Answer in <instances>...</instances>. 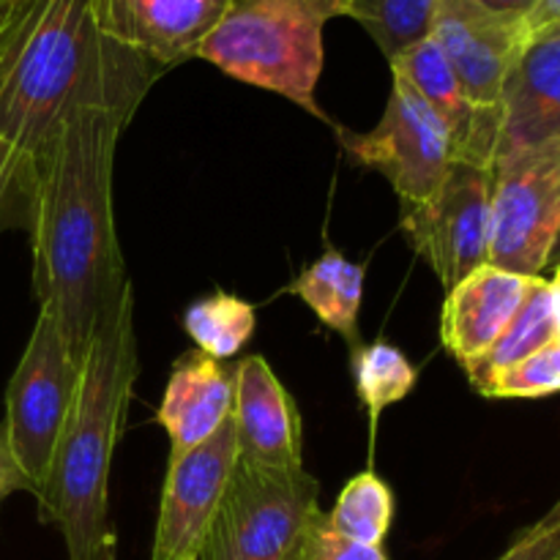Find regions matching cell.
I'll return each instance as SVG.
<instances>
[{
  "mask_svg": "<svg viewBox=\"0 0 560 560\" xmlns=\"http://www.w3.org/2000/svg\"><path fill=\"white\" fill-rule=\"evenodd\" d=\"M129 120L109 104H80L36 162L33 290L80 370L96 328L131 288L113 211L115 148Z\"/></svg>",
  "mask_w": 560,
  "mask_h": 560,
  "instance_id": "1",
  "label": "cell"
},
{
  "mask_svg": "<svg viewBox=\"0 0 560 560\" xmlns=\"http://www.w3.org/2000/svg\"><path fill=\"white\" fill-rule=\"evenodd\" d=\"M137 372L135 293L129 288L93 334L47 485L36 498L44 523L58 525L63 534L69 560H91L113 539L107 525L109 468Z\"/></svg>",
  "mask_w": 560,
  "mask_h": 560,
  "instance_id": "2",
  "label": "cell"
},
{
  "mask_svg": "<svg viewBox=\"0 0 560 560\" xmlns=\"http://www.w3.org/2000/svg\"><path fill=\"white\" fill-rule=\"evenodd\" d=\"M348 14L350 0H228L197 58L328 120L315 96L326 63L323 33Z\"/></svg>",
  "mask_w": 560,
  "mask_h": 560,
  "instance_id": "3",
  "label": "cell"
},
{
  "mask_svg": "<svg viewBox=\"0 0 560 560\" xmlns=\"http://www.w3.org/2000/svg\"><path fill=\"white\" fill-rule=\"evenodd\" d=\"M320 481L238 459L197 560H295L320 520Z\"/></svg>",
  "mask_w": 560,
  "mask_h": 560,
  "instance_id": "4",
  "label": "cell"
},
{
  "mask_svg": "<svg viewBox=\"0 0 560 560\" xmlns=\"http://www.w3.org/2000/svg\"><path fill=\"white\" fill-rule=\"evenodd\" d=\"M80 366L71 361L60 323L49 306H38L36 326L20 364L5 386V438L25 474L31 495H42L52 468L60 432L69 419Z\"/></svg>",
  "mask_w": 560,
  "mask_h": 560,
  "instance_id": "5",
  "label": "cell"
},
{
  "mask_svg": "<svg viewBox=\"0 0 560 560\" xmlns=\"http://www.w3.org/2000/svg\"><path fill=\"white\" fill-rule=\"evenodd\" d=\"M558 230L560 140L498 156L492 164L490 266L520 277H541Z\"/></svg>",
  "mask_w": 560,
  "mask_h": 560,
  "instance_id": "6",
  "label": "cell"
},
{
  "mask_svg": "<svg viewBox=\"0 0 560 560\" xmlns=\"http://www.w3.org/2000/svg\"><path fill=\"white\" fill-rule=\"evenodd\" d=\"M337 137L355 162L386 175L399 202L430 200L454 164L452 137L443 120L394 69L392 96L375 129L359 135L337 126Z\"/></svg>",
  "mask_w": 560,
  "mask_h": 560,
  "instance_id": "7",
  "label": "cell"
},
{
  "mask_svg": "<svg viewBox=\"0 0 560 560\" xmlns=\"http://www.w3.org/2000/svg\"><path fill=\"white\" fill-rule=\"evenodd\" d=\"M402 230L443 288L452 290L490 262L492 170L454 162L430 200L402 202Z\"/></svg>",
  "mask_w": 560,
  "mask_h": 560,
  "instance_id": "8",
  "label": "cell"
},
{
  "mask_svg": "<svg viewBox=\"0 0 560 560\" xmlns=\"http://www.w3.org/2000/svg\"><path fill=\"white\" fill-rule=\"evenodd\" d=\"M238 463L233 419L167 463L151 560H197Z\"/></svg>",
  "mask_w": 560,
  "mask_h": 560,
  "instance_id": "9",
  "label": "cell"
},
{
  "mask_svg": "<svg viewBox=\"0 0 560 560\" xmlns=\"http://www.w3.org/2000/svg\"><path fill=\"white\" fill-rule=\"evenodd\" d=\"M432 38L441 44L470 104L501 118L503 85L528 42L525 27L490 14L476 0H441Z\"/></svg>",
  "mask_w": 560,
  "mask_h": 560,
  "instance_id": "10",
  "label": "cell"
},
{
  "mask_svg": "<svg viewBox=\"0 0 560 560\" xmlns=\"http://www.w3.org/2000/svg\"><path fill=\"white\" fill-rule=\"evenodd\" d=\"M230 419L238 459L262 468L304 465V421L295 399L262 355H246L235 364Z\"/></svg>",
  "mask_w": 560,
  "mask_h": 560,
  "instance_id": "11",
  "label": "cell"
},
{
  "mask_svg": "<svg viewBox=\"0 0 560 560\" xmlns=\"http://www.w3.org/2000/svg\"><path fill=\"white\" fill-rule=\"evenodd\" d=\"M547 140H560V27L530 36L509 71L495 159Z\"/></svg>",
  "mask_w": 560,
  "mask_h": 560,
  "instance_id": "12",
  "label": "cell"
},
{
  "mask_svg": "<svg viewBox=\"0 0 560 560\" xmlns=\"http://www.w3.org/2000/svg\"><path fill=\"white\" fill-rule=\"evenodd\" d=\"M388 66L399 71L443 120L448 137H452L454 162H470L492 170L498 135H501V118L481 113L470 104L452 63L443 55L441 44L427 36L424 42L405 49Z\"/></svg>",
  "mask_w": 560,
  "mask_h": 560,
  "instance_id": "13",
  "label": "cell"
},
{
  "mask_svg": "<svg viewBox=\"0 0 560 560\" xmlns=\"http://www.w3.org/2000/svg\"><path fill=\"white\" fill-rule=\"evenodd\" d=\"M534 277L503 271L495 266L476 268L454 284L441 317L443 348L463 364H474L498 342L528 295Z\"/></svg>",
  "mask_w": 560,
  "mask_h": 560,
  "instance_id": "14",
  "label": "cell"
},
{
  "mask_svg": "<svg viewBox=\"0 0 560 560\" xmlns=\"http://www.w3.org/2000/svg\"><path fill=\"white\" fill-rule=\"evenodd\" d=\"M233 416V372L195 350L173 366L156 421L170 438V459L217 435Z\"/></svg>",
  "mask_w": 560,
  "mask_h": 560,
  "instance_id": "15",
  "label": "cell"
},
{
  "mask_svg": "<svg viewBox=\"0 0 560 560\" xmlns=\"http://www.w3.org/2000/svg\"><path fill=\"white\" fill-rule=\"evenodd\" d=\"M124 36L162 74L197 58L228 0H115Z\"/></svg>",
  "mask_w": 560,
  "mask_h": 560,
  "instance_id": "16",
  "label": "cell"
},
{
  "mask_svg": "<svg viewBox=\"0 0 560 560\" xmlns=\"http://www.w3.org/2000/svg\"><path fill=\"white\" fill-rule=\"evenodd\" d=\"M299 295L323 326L337 331L345 342L359 348V312L364 299V266L350 262L342 252H323L320 260L312 262L288 288Z\"/></svg>",
  "mask_w": 560,
  "mask_h": 560,
  "instance_id": "17",
  "label": "cell"
},
{
  "mask_svg": "<svg viewBox=\"0 0 560 560\" xmlns=\"http://www.w3.org/2000/svg\"><path fill=\"white\" fill-rule=\"evenodd\" d=\"M558 337L560 328L556 320V310H552L550 282L545 277H534L528 295H525L514 320L506 326V331L498 337V342L481 359L465 366V372H468L476 392L481 394L492 377L501 375L509 366L520 364L528 355H534L536 350H541Z\"/></svg>",
  "mask_w": 560,
  "mask_h": 560,
  "instance_id": "18",
  "label": "cell"
},
{
  "mask_svg": "<svg viewBox=\"0 0 560 560\" xmlns=\"http://www.w3.org/2000/svg\"><path fill=\"white\" fill-rule=\"evenodd\" d=\"M257 326L255 306L230 293H213L184 312V331L208 359H233L252 339Z\"/></svg>",
  "mask_w": 560,
  "mask_h": 560,
  "instance_id": "19",
  "label": "cell"
},
{
  "mask_svg": "<svg viewBox=\"0 0 560 560\" xmlns=\"http://www.w3.org/2000/svg\"><path fill=\"white\" fill-rule=\"evenodd\" d=\"M441 0H350V20L359 22L386 60L432 36Z\"/></svg>",
  "mask_w": 560,
  "mask_h": 560,
  "instance_id": "20",
  "label": "cell"
},
{
  "mask_svg": "<svg viewBox=\"0 0 560 560\" xmlns=\"http://www.w3.org/2000/svg\"><path fill=\"white\" fill-rule=\"evenodd\" d=\"M334 534L355 545L381 547L394 523V492L372 470L353 476L339 492L337 506L326 514Z\"/></svg>",
  "mask_w": 560,
  "mask_h": 560,
  "instance_id": "21",
  "label": "cell"
},
{
  "mask_svg": "<svg viewBox=\"0 0 560 560\" xmlns=\"http://www.w3.org/2000/svg\"><path fill=\"white\" fill-rule=\"evenodd\" d=\"M353 381L361 405L370 413L372 424L388 405L399 402L416 388V366L405 359L392 342H372L353 348Z\"/></svg>",
  "mask_w": 560,
  "mask_h": 560,
  "instance_id": "22",
  "label": "cell"
},
{
  "mask_svg": "<svg viewBox=\"0 0 560 560\" xmlns=\"http://www.w3.org/2000/svg\"><path fill=\"white\" fill-rule=\"evenodd\" d=\"M560 392V337L534 355L492 377L481 397L490 399H536Z\"/></svg>",
  "mask_w": 560,
  "mask_h": 560,
  "instance_id": "23",
  "label": "cell"
},
{
  "mask_svg": "<svg viewBox=\"0 0 560 560\" xmlns=\"http://www.w3.org/2000/svg\"><path fill=\"white\" fill-rule=\"evenodd\" d=\"M33 200H36V167L0 145V230H31Z\"/></svg>",
  "mask_w": 560,
  "mask_h": 560,
  "instance_id": "24",
  "label": "cell"
},
{
  "mask_svg": "<svg viewBox=\"0 0 560 560\" xmlns=\"http://www.w3.org/2000/svg\"><path fill=\"white\" fill-rule=\"evenodd\" d=\"M295 560H388V558L381 547L355 545V541L334 534L331 525H328V517L326 514H320V520H317L315 528H312L310 536L304 539V545H301Z\"/></svg>",
  "mask_w": 560,
  "mask_h": 560,
  "instance_id": "25",
  "label": "cell"
},
{
  "mask_svg": "<svg viewBox=\"0 0 560 560\" xmlns=\"http://www.w3.org/2000/svg\"><path fill=\"white\" fill-rule=\"evenodd\" d=\"M498 560H560V528H534Z\"/></svg>",
  "mask_w": 560,
  "mask_h": 560,
  "instance_id": "26",
  "label": "cell"
},
{
  "mask_svg": "<svg viewBox=\"0 0 560 560\" xmlns=\"http://www.w3.org/2000/svg\"><path fill=\"white\" fill-rule=\"evenodd\" d=\"M14 492H31L27 487L25 474L16 465L14 454H11L9 438H5V427L0 421V506L5 503V498L14 495Z\"/></svg>",
  "mask_w": 560,
  "mask_h": 560,
  "instance_id": "27",
  "label": "cell"
},
{
  "mask_svg": "<svg viewBox=\"0 0 560 560\" xmlns=\"http://www.w3.org/2000/svg\"><path fill=\"white\" fill-rule=\"evenodd\" d=\"M476 3L490 11V14L501 16V20L525 27V20L539 9L541 0H476Z\"/></svg>",
  "mask_w": 560,
  "mask_h": 560,
  "instance_id": "28",
  "label": "cell"
},
{
  "mask_svg": "<svg viewBox=\"0 0 560 560\" xmlns=\"http://www.w3.org/2000/svg\"><path fill=\"white\" fill-rule=\"evenodd\" d=\"M556 27H560V0H541L539 9L525 20V36H539Z\"/></svg>",
  "mask_w": 560,
  "mask_h": 560,
  "instance_id": "29",
  "label": "cell"
},
{
  "mask_svg": "<svg viewBox=\"0 0 560 560\" xmlns=\"http://www.w3.org/2000/svg\"><path fill=\"white\" fill-rule=\"evenodd\" d=\"M547 282H550L552 310H556V320H558V328H560V266L552 268V279H547Z\"/></svg>",
  "mask_w": 560,
  "mask_h": 560,
  "instance_id": "30",
  "label": "cell"
},
{
  "mask_svg": "<svg viewBox=\"0 0 560 560\" xmlns=\"http://www.w3.org/2000/svg\"><path fill=\"white\" fill-rule=\"evenodd\" d=\"M91 560H115V536H113V539L104 541V545L98 547L96 552H93Z\"/></svg>",
  "mask_w": 560,
  "mask_h": 560,
  "instance_id": "31",
  "label": "cell"
},
{
  "mask_svg": "<svg viewBox=\"0 0 560 560\" xmlns=\"http://www.w3.org/2000/svg\"><path fill=\"white\" fill-rule=\"evenodd\" d=\"M536 525H539V528H560V503L552 509L550 514H547L545 520H541V523H536Z\"/></svg>",
  "mask_w": 560,
  "mask_h": 560,
  "instance_id": "32",
  "label": "cell"
},
{
  "mask_svg": "<svg viewBox=\"0 0 560 560\" xmlns=\"http://www.w3.org/2000/svg\"><path fill=\"white\" fill-rule=\"evenodd\" d=\"M558 266H560V230H558V238H556V244H552L550 260H547V268H558Z\"/></svg>",
  "mask_w": 560,
  "mask_h": 560,
  "instance_id": "33",
  "label": "cell"
},
{
  "mask_svg": "<svg viewBox=\"0 0 560 560\" xmlns=\"http://www.w3.org/2000/svg\"><path fill=\"white\" fill-rule=\"evenodd\" d=\"M9 14H11V0L0 3V36H3L5 25H9Z\"/></svg>",
  "mask_w": 560,
  "mask_h": 560,
  "instance_id": "34",
  "label": "cell"
},
{
  "mask_svg": "<svg viewBox=\"0 0 560 560\" xmlns=\"http://www.w3.org/2000/svg\"><path fill=\"white\" fill-rule=\"evenodd\" d=\"M0 3H5V0H0Z\"/></svg>",
  "mask_w": 560,
  "mask_h": 560,
  "instance_id": "35",
  "label": "cell"
}]
</instances>
